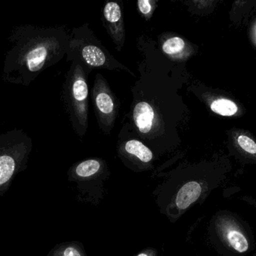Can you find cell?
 <instances>
[{"instance_id":"1","label":"cell","mask_w":256,"mask_h":256,"mask_svg":"<svg viewBox=\"0 0 256 256\" xmlns=\"http://www.w3.org/2000/svg\"><path fill=\"white\" fill-rule=\"evenodd\" d=\"M137 45L142 60L131 88L132 102L124 127L160 156L180 145L178 128L185 108L179 89L184 78L179 63L167 58L156 42L142 36Z\"/></svg>"},{"instance_id":"2","label":"cell","mask_w":256,"mask_h":256,"mask_svg":"<svg viewBox=\"0 0 256 256\" xmlns=\"http://www.w3.org/2000/svg\"><path fill=\"white\" fill-rule=\"evenodd\" d=\"M8 41L12 46L4 54L2 80L28 87L67 54L70 35L64 27L42 28L25 24L14 27Z\"/></svg>"},{"instance_id":"3","label":"cell","mask_w":256,"mask_h":256,"mask_svg":"<svg viewBox=\"0 0 256 256\" xmlns=\"http://www.w3.org/2000/svg\"><path fill=\"white\" fill-rule=\"evenodd\" d=\"M72 62L62 89V99L74 130L80 138L88 126V75L90 71L76 57H68Z\"/></svg>"},{"instance_id":"4","label":"cell","mask_w":256,"mask_h":256,"mask_svg":"<svg viewBox=\"0 0 256 256\" xmlns=\"http://www.w3.org/2000/svg\"><path fill=\"white\" fill-rule=\"evenodd\" d=\"M67 56L79 59L90 72L94 69L126 71L136 77L102 45L87 24L72 30Z\"/></svg>"},{"instance_id":"5","label":"cell","mask_w":256,"mask_h":256,"mask_svg":"<svg viewBox=\"0 0 256 256\" xmlns=\"http://www.w3.org/2000/svg\"><path fill=\"white\" fill-rule=\"evenodd\" d=\"M70 180H74L80 190L88 194L96 201L103 197V185L109 177L106 162L98 158L86 159L70 168Z\"/></svg>"},{"instance_id":"6","label":"cell","mask_w":256,"mask_h":256,"mask_svg":"<svg viewBox=\"0 0 256 256\" xmlns=\"http://www.w3.org/2000/svg\"><path fill=\"white\" fill-rule=\"evenodd\" d=\"M92 99L99 127L104 133L109 135L118 116L120 102L102 74L96 75Z\"/></svg>"},{"instance_id":"7","label":"cell","mask_w":256,"mask_h":256,"mask_svg":"<svg viewBox=\"0 0 256 256\" xmlns=\"http://www.w3.org/2000/svg\"><path fill=\"white\" fill-rule=\"evenodd\" d=\"M118 144V156L128 168L136 172L154 168V153L140 139H120Z\"/></svg>"},{"instance_id":"8","label":"cell","mask_w":256,"mask_h":256,"mask_svg":"<svg viewBox=\"0 0 256 256\" xmlns=\"http://www.w3.org/2000/svg\"><path fill=\"white\" fill-rule=\"evenodd\" d=\"M104 26L115 44L116 49L121 51L126 42V30L122 7L117 2H108L104 6L102 15Z\"/></svg>"},{"instance_id":"9","label":"cell","mask_w":256,"mask_h":256,"mask_svg":"<svg viewBox=\"0 0 256 256\" xmlns=\"http://www.w3.org/2000/svg\"><path fill=\"white\" fill-rule=\"evenodd\" d=\"M160 50L162 54L174 63L188 60L192 51L189 43L184 38L176 35L161 36Z\"/></svg>"},{"instance_id":"10","label":"cell","mask_w":256,"mask_h":256,"mask_svg":"<svg viewBox=\"0 0 256 256\" xmlns=\"http://www.w3.org/2000/svg\"><path fill=\"white\" fill-rule=\"evenodd\" d=\"M222 236L225 237L228 244L236 251L243 253L249 249V243L244 234L238 229L234 225L226 223L222 225Z\"/></svg>"},{"instance_id":"11","label":"cell","mask_w":256,"mask_h":256,"mask_svg":"<svg viewBox=\"0 0 256 256\" xmlns=\"http://www.w3.org/2000/svg\"><path fill=\"white\" fill-rule=\"evenodd\" d=\"M210 110L215 114L231 117L238 111V107L233 101L227 99H219L213 101L210 105Z\"/></svg>"},{"instance_id":"12","label":"cell","mask_w":256,"mask_h":256,"mask_svg":"<svg viewBox=\"0 0 256 256\" xmlns=\"http://www.w3.org/2000/svg\"><path fill=\"white\" fill-rule=\"evenodd\" d=\"M54 256H87L82 243L79 242L66 243L56 249Z\"/></svg>"},{"instance_id":"13","label":"cell","mask_w":256,"mask_h":256,"mask_svg":"<svg viewBox=\"0 0 256 256\" xmlns=\"http://www.w3.org/2000/svg\"><path fill=\"white\" fill-rule=\"evenodd\" d=\"M156 1L153 0H138L137 2L138 12L144 17L146 21H148L152 18L154 12L156 7Z\"/></svg>"},{"instance_id":"14","label":"cell","mask_w":256,"mask_h":256,"mask_svg":"<svg viewBox=\"0 0 256 256\" xmlns=\"http://www.w3.org/2000/svg\"><path fill=\"white\" fill-rule=\"evenodd\" d=\"M239 146L250 154H256V143L246 135H242L238 138Z\"/></svg>"},{"instance_id":"15","label":"cell","mask_w":256,"mask_h":256,"mask_svg":"<svg viewBox=\"0 0 256 256\" xmlns=\"http://www.w3.org/2000/svg\"><path fill=\"white\" fill-rule=\"evenodd\" d=\"M158 252L156 249L152 247L146 248L142 250L136 256H158Z\"/></svg>"}]
</instances>
